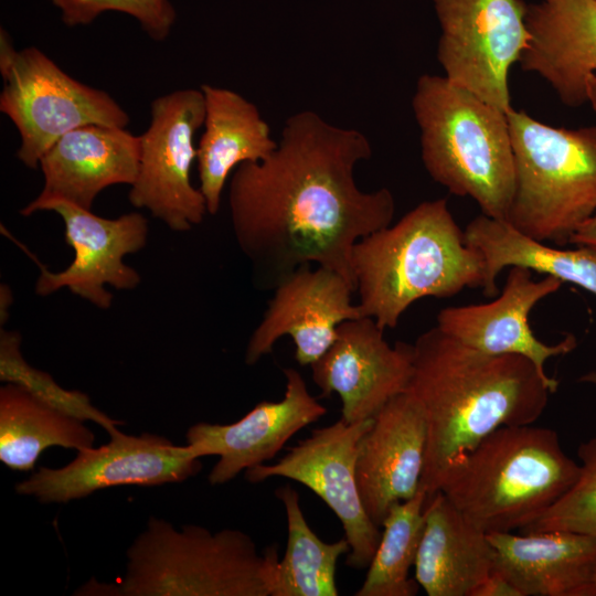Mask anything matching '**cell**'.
Wrapping results in <instances>:
<instances>
[{"label": "cell", "instance_id": "6da1fadb", "mask_svg": "<svg viewBox=\"0 0 596 596\" xmlns=\"http://www.w3.org/2000/svg\"><path fill=\"white\" fill-rule=\"evenodd\" d=\"M371 155L360 130L301 110L285 120L268 157L233 171L232 228L264 288L274 289L297 268L315 263L341 274L355 289L353 246L389 226L395 213L389 189L366 192L356 185L355 167Z\"/></svg>", "mask_w": 596, "mask_h": 596}, {"label": "cell", "instance_id": "7a4b0ae2", "mask_svg": "<svg viewBox=\"0 0 596 596\" xmlns=\"http://www.w3.org/2000/svg\"><path fill=\"white\" fill-rule=\"evenodd\" d=\"M558 381L543 376L518 354H489L470 348L437 326L413 343L407 390L426 418L427 441L421 486L437 491L448 465L503 426L533 424L556 392Z\"/></svg>", "mask_w": 596, "mask_h": 596}, {"label": "cell", "instance_id": "3957f363", "mask_svg": "<svg viewBox=\"0 0 596 596\" xmlns=\"http://www.w3.org/2000/svg\"><path fill=\"white\" fill-rule=\"evenodd\" d=\"M351 267L362 317L385 331L415 301L482 288L485 259L465 241L447 201H424L389 225L360 238Z\"/></svg>", "mask_w": 596, "mask_h": 596}, {"label": "cell", "instance_id": "277c9868", "mask_svg": "<svg viewBox=\"0 0 596 596\" xmlns=\"http://www.w3.org/2000/svg\"><path fill=\"white\" fill-rule=\"evenodd\" d=\"M579 471L581 466L562 449L556 432L503 426L455 458L437 491L483 532H512L555 503Z\"/></svg>", "mask_w": 596, "mask_h": 596}, {"label": "cell", "instance_id": "5b68a950", "mask_svg": "<svg viewBox=\"0 0 596 596\" xmlns=\"http://www.w3.org/2000/svg\"><path fill=\"white\" fill-rule=\"evenodd\" d=\"M124 577L114 584L88 582L75 595L272 596L279 556L275 545L259 553L254 540L235 529L211 533L199 525L181 531L150 518L127 550Z\"/></svg>", "mask_w": 596, "mask_h": 596}, {"label": "cell", "instance_id": "8992f818", "mask_svg": "<svg viewBox=\"0 0 596 596\" xmlns=\"http://www.w3.org/2000/svg\"><path fill=\"white\" fill-rule=\"evenodd\" d=\"M412 108L429 177L450 193L472 199L482 214L507 222L515 190L507 113L430 74L417 79Z\"/></svg>", "mask_w": 596, "mask_h": 596}, {"label": "cell", "instance_id": "52a82bcc", "mask_svg": "<svg viewBox=\"0 0 596 596\" xmlns=\"http://www.w3.org/2000/svg\"><path fill=\"white\" fill-rule=\"evenodd\" d=\"M507 118L515 169L507 222L535 241L570 244L596 214V126L553 127L514 108Z\"/></svg>", "mask_w": 596, "mask_h": 596}, {"label": "cell", "instance_id": "ba28073f", "mask_svg": "<svg viewBox=\"0 0 596 596\" xmlns=\"http://www.w3.org/2000/svg\"><path fill=\"white\" fill-rule=\"evenodd\" d=\"M0 72V110L20 134L17 157L28 168H38L43 155L75 128L92 124L126 128L130 121L109 94L74 79L36 47L17 51L3 30Z\"/></svg>", "mask_w": 596, "mask_h": 596}, {"label": "cell", "instance_id": "9c48e42d", "mask_svg": "<svg viewBox=\"0 0 596 596\" xmlns=\"http://www.w3.org/2000/svg\"><path fill=\"white\" fill-rule=\"evenodd\" d=\"M440 28L437 61L445 75L508 113V76L529 45L524 0H432Z\"/></svg>", "mask_w": 596, "mask_h": 596}, {"label": "cell", "instance_id": "30bf717a", "mask_svg": "<svg viewBox=\"0 0 596 596\" xmlns=\"http://www.w3.org/2000/svg\"><path fill=\"white\" fill-rule=\"evenodd\" d=\"M204 116L201 88L174 91L152 100L150 125L139 136V168L129 202L174 232L191 230L207 213L201 190L191 182L194 136Z\"/></svg>", "mask_w": 596, "mask_h": 596}, {"label": "cell", "instance_id": "8fae6325", "mask_svg": "<svg viewBox=\"0 0 596 596\" xmlns=\"http://www.w3.org/2000/svg\"><path fill=\"white\" fill-rule=\"evenodd\" d=\"M40 211H52L62 217L65 242L73 248L74 259L61 272H52L36 260L40 276L35 292L39 296L67 288L95 307L109 309L113 294L106 286L131 290L140 284L139 273L125 264L124 258L147 244L148 220L141 213L107 219L64 199L40 195L20 213L29 216Z\"/></svg>", "mask_w": 596, "mask_h": 596}, {"label": "cell", "instance_id": "7c38bea8", "mask_svg": "<svg viewBox=\"0 0 596 596\" xmlns=\"http://www.w3.org/2000/svg\"><path fill=\"white\" fill-rule=\"evenodd\" d=\"M372 423L373 418L351 424L340 418L313 429L277 462L245 473L254 483L284 477L315 492L342 524L350 545L345 565L359 570L369 566L382 534L364 509L355 473L359 443Z\"/></svg>", "mask_w": 596, "mask_h": 596}, {"label": "cell", "instance_id": "4fadbf2b", "mask_svg": "<svg viewBox=\"0 0 596 596\" xmlns=\"http://www.w3.org/2000/svg\"><path fill=\"white\" fill-rule=\"evenodd\" d=\"M98 448L77 451L62 468L41 467L15 485V492L42 503H63L117 486L153 487L182 482L202 468L201 458L188 444L143 433L130 436L119 429Z\"/></svg>", "mask_w": 596, "mask_h": 596}, {"label": "cell", "instance_id": "5bb4252c", "mask_svg": "<svg viewBox=\"0 0 596 596\" xmlns=\"http://www.w3.org/2000/svg\"><path fill=\"white\" fill-rule=\"evenodd\" d=\"M352 284L341 274L306 265L285 277L275 288L263 318L253 331L245 351V363L253 365L272 353L276 341L290 336L295 359L311 365L332 345L338 327L362 317L352 302Z\"/></svg>", "mask_w": 596, "mask_h": 596}, {"label": "cell", "instance_id": "9a60e30c", "mask_svg": "<svg viewBox=\"0 0 596 596\" xmlns=\"http://www.w3.org/2000/svg\"><path fill=\"white\" fill-rule=\"evenodd\" d=\"M312 381L321 395H339L341 418L356 423L373 418L395 395L407 390L413 370V344L384 339L371 317L347 320L334 342L313 364Z\"/></svg>", "mask_w": 596, "mask_h": 596}, {"label": "cell", "instance_id": "2e32d148", "mask_svg": "<svg viewBox=\"0 0 596 596\" xmlns=\"http://www.w3.org/2000/svg\"><path fill=\"white\" fill-rule=\"evenodd\" d=\"M284 374L283 400L263 401L231 424L196 423L188 429V445L200 458L220 457L207 477L210 485H223L272 460L297 432L326 415L297 370L285 369Z\"/></svg>", "mask_w": 596, "mask_h": 596}, {"label": "cell", "instance_id": "e0dca14e", "mask_svg": "<svg viewBox=\"0 0 596 596\" xmlns=\"http://www.w3.org/2000/svg\"><path fill=\"white\" fill-rule=\"evenodd\" d=\"M562 281L546 276L532 278V270L511 266L502 292L490 302L447 307L437 315V327L461 343L489 354H518L531 360L539 372L552 356L576 348V338L567 334L556 344H546L532 331L529 316L534 306L556 292Z\"/></svg>", "mask_w": 596, "mask_h": 596}, {"label": "cell", "instance_id": "ac0fdd59", "mask_svg": "<svg viewBox=\"0 0 596 596\" xmlns=\"http://www.w3.org/2000/svg\"><path fill=\"white\" fill-rule=\"evenodd\" d=\"M426 441L424 411L408 391L392 397L362 436L356 481L364 509L377 526L393 503L411 499L419 489Z\"/></svg>", "mask_w": 596, "mask_h": 596}, {"label": "cell", "instance_id": "d6986e66", "mask_svg": "<svg viewBox=\"0 0 596 596\" xmlns=\"http://www.w3.org/2000/svg\"><path fill=\"white\" fill-rule=\"evenodd\" d=\"M526 25L521 68L545 79L564 105L587 103L586 81L596 74V0L528 3Z\"/></svg>", "mask_w": 596, "mask_h": 596}, {"label": "cell", "instance_id": "ffe728a7", "mask_svg": "<svg viewBox=\"0 0 596 596\" xmlns=\"http://www.w3.org/2000/svg\"><path fill=\"white\" fill-rule=\"evenodd\" d=\"M139 158L140 138L126 128L97 124L75 128L41 158L44 187L39 195L91 210L104 189L135 182Z\"/></svg>", "mask_w": 596, "mask_h": 596}, {"label": "cell", "instance_id": "44dd1931", "mask_svg": "<svg viewBox=\"0 0 596 596\" xmlns=\"http://www.w3.org/2000/svg\"><path fill=\"white\" fill-rule=\"evenodd\" d=\"M493 568L522 596H589L596 538L570 532L487 533Z\"/></svg>", "mask_w": 596, "mask_h": 596}, {"label": "cell", "instance_id": "7402d4cb", "mask_svg": "<svg viewBox=\"0 0 596 596\" xmlns=\"http://www.w3.org/2000/svg\"><path fill=\"white\" fill-rule=\"evenodd\" d=\"M204 131L196 146L200 187L207 213L215 215L231 173L242 163L258 162L277 147L270 127L255 104L228 88L201 85Z\"/></svg>", "mask_w": 596, "mask_h": 596}, {"label": "cell", "instance_id": "603a6c76", "mask_svg": "<svg viewBox=\"0 0 596 596\" xmlns=\"http://www.w3.org/2000/svg\"><path fill=\"white\" fill-rule=\"evenodd\" d=\"M494 550L441 492L427 497L415 579L428 596H471L492 571Z\"/></svg>", "mask_w": 596, "mask_h": 596}, {"label": "cell", "instance_id": "cb8c5ba5", "mask_svg": "<svg viewBox=\"0 0 596 596\" xmlns=\"http://www.w3.org/2000/svg\"><path fill=\"white\" fill-rule=\"evenodd\" d=\"M465 241L477 248L485 259L482 292L496 297L498 275L511 266L571 283L596 296V252L576 246L563 249L535 241L510 225L485 214L472 219L465 228Z\"/></svg>", "mask_w": 596, "mask_h": 596}, {"label": "cell", "instance_id": "d4e9b609", "mask_svg": "<svg viewBox=\"0 0 596 596\" xmlns=\"http://www.w3.org/2000/svg\"><path fill=\"white\" fill-rule=\"evenodd\" d=\"M95 435L83 421L41 402L19 385L0 389V460L29 471L51 446L77 451L92 448Z\"/></svg>", "mask_w": 596, "mask_h": 596}, {"label": "cell", "instance_id": "484cf974", "mask_svg": "<svg viewBox=\"0 0 596 596\" xmlns=\"http://www.w3.org/2000/svg\"><path fill=\"white\" fill-rule=\"evenodd\" d=\"M275 496L284 505L287 545L279 560L272 596H337V562L348 554L344 538L323 542L309 526L298 492L290 486L277 488Z\"/></svg>", "mask_w": 596, "mask_h": 596}, {"label": "cell", "instance_id": "4316f807", "mask_svg": "<svg viewBox=\"0 0 596 596\" xmlns=\"http://www.w3.org/2000/svg\"><path fill=\"white\" fill-rule=\"evenodd\" d=\"M427 492L419 487L408 500L393 503L383 520V532L356 596H414L416 579L409 578L425 525Z\"/></svg>", "mask_w": 596, "mask_h": 596}, {"label": "cell", "instance_id": "83f0119b", "mask_svg": "<svg viewBox=\"0 0 596 596\" xmlns=\"http://www.w3.org/2000/svg\"><path fill=\"white\" fill-rule=\"evenodd\" d=\"M0 380L24 389L46 405L83 422L102 426L108 435L118 430L121 422L95 407L87 394L67 390L57 384L51 374L30 365L21 352V334L0 330Z\"/></svg>", "mask_w": 596, "mask_h": 596}, {"label": "cell", "instance_id": "f1b7e54d", "mask_svg": "<svg viewBox=\"0 0 596 596\" xmlns=\"http://www.w3.org/2000/svg\"><path fill=\"white\" fill-rule=\"evenodd\" d=\"M577 455L582 465L575 483L520 533L570 531L596 538V436L582 443Z\"/></svg>", "mask_w": 596, "mask_h": 596}, {"label": "cell", "instance_id": "f546056e", "mask_svg": "<svg viewBox=\"0 0 596 596\" xmlns=\"http://www.w3.org/2000/svg\"><path fill=\"white\" fill-rule=\"evenodd\" d=\"M61 9L68 26L88 24L105 11H119L136 18L155 41H163L175 20V11L168 0H51Z\"/></svg>", "mask_w": 596, "mask_h": 596}, {"label": "cell", "instance_id": "4dcf8cb0", "mask_svg": "<svg viewBox=\"0 0 596 596\" xmlns=\"http://www.w3.org/2000/svg\"><path fill=\"white\" fill-rule=\"evenodd\" d=\"M471 596H522L499 571H492L476 586Z\"/></svg>", "mask_w": 596, "mask_h": 596}, {"label": "cell", "instance_id": "1f68e13d", "mask_svg": "<svg viewBox=\"0 0 596 596\" xmlns=\"http://www.w3.org/2000/svg\"><path fill=\"white\" fill-rule=\"evenodd\" d=\"M570 244L588 247L596 252V214L578 228L572 236Z\"/></svg>", "mask_w": 596, "mask_h": 596}, {"label": "cell", "instance_id": "d6a6232c", "mask_svg": "<svg viewBox=\"0 0 596 596\" xmlns=\"http://www.w3.org/2000/svg\"><path fill=\"white\" fill-rule=\"evenodd\" d=\"M1 295H0V319H1V326H3V321L6 322L7 321V318L9 316V308L12 304V292L10 290V288L7 286V285H1V290H0Z\"/></svg>", "mask_w": 596, "mask_h": 596}, {"label": "cell", "instance_id": "836d02e7", "mask_svg": "<svg viewBox=\"0 0 596 596\" xmlns=\"http://www.w3.org/2000/svg\"><path fill=\"white\" fill-rule=\"evenodd\" d=\"M587 103L596 113V74L590 75L586 81Z\"/></svg>", "mask_w": 596, "mask_h": 596}, {"label": "cell", "instance_id": "e575fe53", "mask_svg": "<svg viewBox=\"0 0 596 596\" xmlns=\"http://www.w3.org/2000/svg\"><path fill=\"white\" fill-rule=\"evenodd\" d=\"M579 382L593 384L596 386V371H590L578 379Z\"/></svg>", "mask_w": 596, "mask_h": 596}, {"label": "cell", "instance_id": "d590c367", "mask_svg": "<svg viewBox=\"0 0 596 596\" xmlns=\"http://www.w3.org/2000/svg\"><path fill=\"white\" fill-rule=\"evenodd\" d=\"M589 596H596V565L594 568L590 586H589Z\"/></svg>", "mask_w": 596, "mask_h": 596}]
</instances>
